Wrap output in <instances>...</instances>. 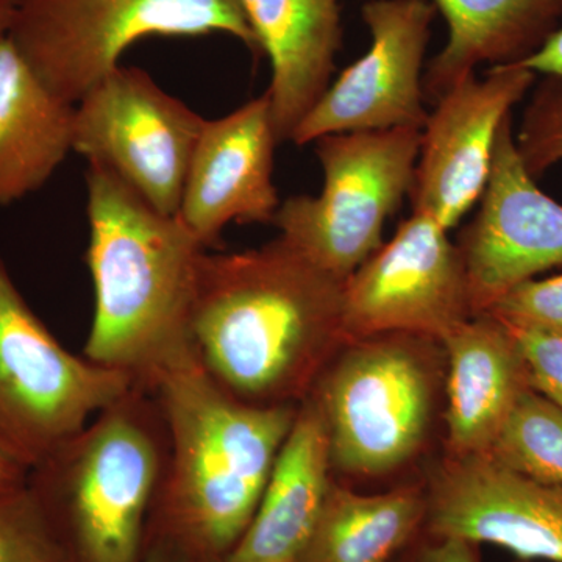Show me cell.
Instances as JSON below:
<instances>
[{"instance_id": "obj_1", "label": "cell", "mask_w": 562, "mask_h": 562, "mask_svg": "<svg viewBox=\"0 0 562 562\" xmlns=\"http://www.w3.org/2000/svg\"><path fill=\"white\" fill-rule=\"evenodd\" d=\"M192 350L211 382L254 406L301 405L346 346L344 283L280 236L202 255Z\"/></svg>"}, {"instance_id": "obj_2", "label": "cell", "mask_w": 562, "mask_h": 562, "mask_svg": "<svg viewBox=\"0 0 562 562\" xmlns=\"http://www.w3.org/2000/svg\"><path fill=\"white\" fill-rule=\"evenodd\" d=\"M85 180L94 316L83 357L151 392L195 360L192 310L206 249L110 169L88 162Z\"/></svg>"}, {"instance_id": "obj_3", "label": "cell", "mask_w": 562, "mask_h": 562, "mask_svg": "<svg viewBox=\"0 0 562 562\" xmlns=\"http://www.w3.org/2000/svg\"><path fill=\"white\" fill-rule=\"evenodd\" d=\"M151 392L168 424L169 460L146 549L225 562L254 519L302 403L236 401L195 360L166 373Z\"/></svg>"}, {"instance_id": "obj_4", "label": "cell", "mask_w": 562, "mask_h": 562, "mask_svg": "<svg viewBox=\"0 0 562 562\" xmlns=\"http://www.w3.org/2000/svg\"><path fill=\"white\" fill-rule=\"evenodd\" d=\"M168 460L160 403L133 384L33 465L29 487L66 562H143Z\"/></svg>"}, {"instance_id": "obj_5", "label": "cell", "mask_w": 562, "mask_h": 562, "mask_svg": "<svg viewBox=\"0 0 562 562\" xmlns=\"http://www.w3.org/2000/svg\"><path fill=\"white\" fill-rule=\"evenodd\" d=\"M416 335L353 339L328 362L310 397L324 417L333 472L376 479L419 454L435 414L438 369Z\"/></svg>"}, {"instance_id": "obj_6", "label": "cell", "mask_w": 562, "mask_h": 562, "mask_svg": "<svg viewBox=\"0 0 562 562\" xmlns=\"http://www.w3.org/2000/svg\"><path fill=\"white\" fill-rule=\"evenodd\" d=\"M214 33L262 55L239 0H21L10 40L38 79L76 105L138 41Z\"/></svg>"}, {"instance_id": "obj_7", "label": "cell", "mask_w": 562, "mask_h": 562, "mask_svg": "<svg viewBox=\"0 0 562 562\" xmlns=\"http://www.w3.org/2000/svg\"><path fill=\"white\" fill-rule=\"evenodd\" d=\"M420 132L392 128L314 140L324 187L319 195L281 202L272 222L280 238L346 283L383 246L384 222L412 191Z\"/></svg>"}, {"instance_id": "obj_8", "label": "cell", "mask_w": 562, "mask_h": 562, "mask_svg": "<svg viewBox=\"0 0 562 562\" xmlns=\"http://www.w3.org/2000/svg\"><path fill=\"white\" fill-rule=\"evenodd\" d=\"M132 386L63 347L0 257V442L22 464H38Z\"/></svg>"}, {"instance_id": "obj_9", "label": "cell", "mask_w": 562, "mask_h": 562, "mask_svg": "<svg viewBox=\"0 0 562 562\" xmlns=\"http://www.w3.org/2000/svg\"><path fill=\"white\" fill-rule=\"evenodd\" d=\"M205 121L146 70L121 65L76 103L74 151L176 216Z\"/></svg>"}, {"instance_id": "obj_10", "label": "cell", "mask_w": 562, "mask_h": 562, "mask_svg": "<svg viewBox=\"0 0 562 562\" xmlns=\"http://www.w3.org/2000/svg\"><path fill=\"white\" fill-rule=\"evenodd\" d=\"M472 316L460 249L428 214L403 221L344 283L347 341L403 333L441 342Z\"/></svg>"}, {"instance_id": "obj_11", "label": "cell", "mask_w": 562, "mask_h": 562, "mask_svg": "<svg viewBox=\"0 0 562 562\" xmlns=\"http://www.w3.org/2000/svg\"><path fill=\"white\" fill-rule=\"evenodd\" d=\"M436 7L430 0H368L361 18L371 46L325 90L292 133L297 146L339 133L424 128L425 52Z\"/></svg>"}, {"instance_id": "obj_12", "label": "cell", "mask_w": 562, "mask_h": 562, "mask_svg": "<svg viewBox=\"0 0 562 562\" xmlns=\"http://www.w3.org/2000/svg\"><path fill=\"white\" fill-rule=\"evenodd\" d=\"M536 77L520 63H509L491 66L483 79L471 74L443 92L420 132L409 191L413 213L428 214L447 232L457 227L482 199L503 122Z\"/></svg>"}, {"instance_id": "obj_13", "label": "cell", "mask_w": 562, "mask_h": 562, "mask_svg": "<svg viewBox=\"0 0 562 562\" xmlns=\"http://www.w3.org/2000/svg\"><path fill=\"white\" fill-rule=\"evenodd\" d=\"M503 122L482 206L461 233L473 316L524 281L562 266V205L539 190Z\"/></svg>"}, {"instance_id": "obj_14", "label": "cell", "mask_w": 562, "mask_h": 562, "mask_svg": "<svg viewBox=\"0 0 562 562\" xmlns=\"http://www.w3.org/2000/svg\"><path fill=\"white\" fill-rule=\"evenodd\" d=\"M427 494L424 531L502 547L517 560L562 562V487L536 482L491 454L449 457Z\"/></svg>"}, {"instance_id": "obj_15", "label": "cell", "mask_w": 562, "mask_h": 562, "mask_svg": "<svg viewBox=\"0 0 562 562\" xmlns=\"http://www.w3.org/2000/svg\"><path fill=\"white\" fill-rule=\"evenodd\" d=\"M277 144L268 92L203 124L176 217L206 250L232 222L272 224Z\"/></svg>"}, {"instance_id": "obj_16", "label": "cell", "mask_w": 562, "mask_h": 562, "mask_svg": "<svg viewBox=\"0 0 562 562\" xmlns=\"http://www.w3.org/2000/svg\"><path fill=\"white\" fill-rule=\"evenodd\" d=\"M447 360L449 457L490 453L530 376L508 325L491 314L462 322L441 341Z\"/></svg>"}, {"instance_id": "obj_17", "label": "cell", "mask_w": 562, "mask_h": 562, "mask_svg": "<svg viewBox=\"0 0 562 562\" xmlns=\"http://www.w3.org/2000/svg\"><path fill=\"white\" fill-rule=\"evenodd\" d=\"M261 54L271 61L273 128L279 143L330 87L342 44L341 0H239Z\"/></svg>"}, {"instance_id": "obj_18", "label": "cell", "mask_w": 562, "mask_h": 562, "mask_svg": "<svg viewBox=\"0 0 562 562\" xmlns=\"http://www.w3.org/2000/svg\"><path fill=\"white\" fill-rule=\"evenodd\" d=\"M331 475L327 427L308 397L281 446L249 528L225 562H297L327 502Z\"/></svg>"}, {"instance_id": "obj_19", "label": "cell", "mask_w": 562, "mask_h": 562, "mask_svg": "<svg viewBox=\"0 0 562 562\" xmlns=\"http://www.w3.org/2000/svg\"><path fill=\"white\" fill-rule=\"evenodd\" d=\"M76 105L54 94L14 47L0 43V206L50 180L74 150Z\"/></svg>"}, {"instance_id": "obj_20", "label": "cell", "mask_w": 562, "mask_h": 562, "mask_svg": "<svg viewBox=\"0 0 562 562\" xmlns=\"http://www.w3.org/2000/svg\"><path fill=\"white\" fill-rule=\"evenodd\" d=\"M447 22V41L424 74L435 103L476 66L519 63L546 43L562 20V0H430Z\"/></svg>"}, {"instance_id": "obj_21", "label": "cell", "mask_w": 562, "mask_h": 562, "mask_svg": "<svg viewBox=\"0 0 562 562\" xmlns=\"http://www.w3.org/2000/svg\"><path fill=\"white\" fill-rule=\"evenodd\" d=\"M425 517V486L362 494L335 480L297 562H397L420 538Z\"/></svg>"}, {"instance_id": "obj_22", "label": "cell", "mask_w": 562, "mask_h": 562, "mask_svg": "<svg viewBox=\"0 0 562 562\" xmlns=\"http://www.w3.org/2000/svg\"><path fill=\"white\" fill-rule=\"evenodd\" d=\"M487 454L528 479L562 487V409L531 387L525 391Z\"/></svg>"}, {"instance_id": "obj_23", "label": "cell", "mask_w": 562, "mask_h": 562, "mask_svg": "<svg viewBox=\"0 0 562 562\" xmlns=\"http://www.w3.org/2000/svg\"><path fill=\"white\" fill-rule=\"evenodd\" d=\"M0 562H66L27 483L0 490Z\"/></svg>"}, {"instance_id": "obj_24", "label": "cell", "mask_w": 562, "mask_h": 562, "mask_svg": "<svg viewBox=\"0 0 562 562\" xmlns=\"http://www.w3.org/2000/svg\"><path fill=\"white\" fill-rule=\"evenodd\" d=\"M516 146L532 179L562 161V79L543 77L536 87Z\"/></svg>"}, {"instance_id": "obj_25", "label": "cell", "mask_w": 562, "mask_h": 562, "mask_svg": "<svg viewBox=\"0 0 562 562\" xmlns=\"http://www.w3.org/2000/svg\"><path fill=\"white\" fill-rule=\"evenodd\" d=\"M486 314L513 327L532 328L562 338V273L517 284Z\"/></svg>"}, {"instance_id": "obj_26", "label": "cell", "mask_w": 562, "mask_h": 562, "mask_svg": "<svg viewBox=\"0 0 562 562\" xmlns=\"http://www.w3.org/2000/svg\"><path fill=\"white\" fill-rule=\"evenodd\" d=\"M508 327L522 351L531 390L562 409V338L532 328Z\"/></svg>"}, {"instance_id": "obj_27", "label": "cell", "mask_w": 562, "mask_h": 562, "mask_svg": "<svg viewBox=\"0 0 562 562\" xmlns=\"http://www.w3.org/2000/svg\"><path fill=\"white\" fill-rule=\"evenodd\" d=\"M397 562H482V557L476 543L424 531Z\"/></svg>"}, {"instance_id": "obj_28", "label": "cell", "mask_w": 562, "mask_h": 562, "mask_svg": "<svg viewBox=\"0 0 562 562\" xmlns=\"http://www.w3.org/2000/svg\"><path fill=\"white\" fill-rule=\"evenodd\" d=\"M519 63L535 74L562 79V27L558 29L535 54Z\"/></svg>"}, {"instance_id": "obj_29", "label": "cell", "mask_w": 562, "mask_h": 562, "mask_svg": "<svg viewBox=\"0 0 562 562\" xmlns=\"http://www.w3.org/2000/svg\"><path fill=\"white\" fill-rule=\"evenodd\" d=\"M31 469L0 442V490L27 483Z\"/></svg>"}, {"instance_id": "obj_30", "label": "cell", "mask_w": 562, "mask_h": 562, "mask_svg": "<svg viewBox=\"0 0 562 562\" xmlns=\"http://www.w3.org/2000/svg\"><path fill=\"white\" fill-rule=\"evenodd\" d=\"M21 0H0V43L9 38Z\"/></svg>"}, {"instance_id": "obj_31", "label": "cell", "mask_w": 562, "mask_h": 562, "mask_svg": "<svg viewBox=\"0 0 562 562\" xmlns=\"http://www.w3.org/2000/svg\"><path fill=\"white\" fill-rule=\"evenodd\" d=\"M143 562H192L179 553L171 550L162 549V547L150 546L144 552Z\"/></svg>"}, {"instance_id": "obj_32", "label": "cell", "mask_w": 562, "mask_h": 562, "mask_svg": "<svg viewBox=\"0 0 562 562\" xmlns=\"http://www.w3.org/2000/svg\"><path fill=\"white\" fill-rule=\"evenodd\" d=\"M516 562H536V561H524V560H517Z\"/></svg>"}]
</instances>
